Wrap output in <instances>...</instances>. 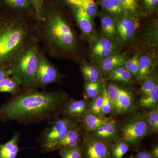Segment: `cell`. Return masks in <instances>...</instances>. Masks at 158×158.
<instances>
[{
  "label": "cell",
  "mask_w": 158,
  "mask_h": 158,
  "mask_svg": "<svg viewBox=\"0 0 158 158\" xmlns=\"http://www.w3.org/2000/svg\"><path fill=\"white\" fill-rule=\"evenodd\" d=\"M158 84H156L153 90L146 95H141L139 105L142 107L152 109L158 106Z\"/></svg>",
  "instance_id": "obj_23"
},
{
  "label": "cell",
  "mask_w": 158,
  "mask_h": 158,
  "mask_svg": "<svg viewBox=\"0 0 158 158\" xmlns=\"http://www.w3.org/2000/svg\"><path fill=\"white\" fill-rule=\"evenodd\" d=\"M144 3L148 9H152L158 4V0H144Z\"/></svg>",
  "instance_id": "obj_41"
},
{
  "label": "cell",
  "mask_w": 158,
  "mask_h": 158,
  "mask_svg": "<svg viewBox=\"0 0 158 158\" xmlns=\"http://www.w3.org/2000/svg\"><path fill=\"white\" fill-rule=\"evenodd\" d=\"M69 99L63 91L23 90L0 107V121L27 124L51 121L61 116Z\"/></svg>",
  "instance_id": "obj_1"
},
{
  "label": "cell",
  "mask_w": 158,
  "mask_h": 158,
  "mask_svg": "<svg viewBox=\"0 0 158 158\" xmlns=\"http://www.w3.org/2000/svg\"><path fill=\"white\" fill-rule=\"evenodd\" d=\"M8 10L36 19L34 7L30 0H0V10Z\"/></svg>",
  "instance_id": "obj_11"
},
{
  "label": "cell",
  "mask_w": 158,
  "mask_h": 158,
  "mask_svg": "<svg viewBox=\"0 0 158 158\" xmlns=\"http://www.w3.org/2000/svg\"><path fill=\"white\" fill-rule=\"evenodd\" d=\"M110 13L103 11L101 14V22L103 32L109 39L116 37V30L115 20Z\"/></svg>",
  "instance_id": "obj_21"
},
{
  "label": "cell",
  "mask_w": 158,
  "mask_h": 158,
  "mask_svg": "<svg viewBox=\"0 0 158 158\" xmlns=\"http://www.w3.org/2000/svg\"><path fill=\"white\" fill-rule=\"evenodd\" d=\"M140 54H135L131 58L127 60L124 62L123 67L131 74L132 76H137L138 72V60Z\"/></svg>",
  "instance_id": "obj_31"
},
{
  "label": "cell",
  "mask_w": 158,
  "mask_h": 158,
  "mask_svg": "<svg viewBox=\"0 0 158 158\" xmlns=\"http://www.w3.org/2000/svg\"><path fill=\"white\" fill-rule=\"evenodd\" d=\"M116 33L123 41L131 39L140 27L139 19L135 16L124 13L115 18Z\"/></svg>",
  "instance_id": "obj_9"
},
{
  "label": "cell",
  "mask_w": 158,
  "mask_h": 158,
  "mask_svg": "<svg viewBox=\"0 0 158 158\" xmlns=\"http://www.w3.org/2000/svg\"><path fill=\"white\" fill-rule=\"evenodd\" d=\"M34 36L45 55L50 57L73 56L77 50L76 36L69 22L55 0H44L36 19Z\"/></svg>",
  "instance_id": "obj_2"
},
{
  "label": "cell",
  "mask_w": 158,
  "mask_h": 158,
  "mask_svg": "<svg viewBox=\"0 0 158 158\" xmlns=\"http://www.w3.org/2000/svg\"><path fill=\"white\" fill-rule=\"evenodd\" d=\"M102 94L101 92L96 97L92 99V101L89 104L88 111L95 115L104 116L102 113Z\"/></svg>",
  "instance_id": "obj_34"
},
{
  "label": "cell",
  "mask_w": 158,
  "mask_h": 158,
  "mask_svg": "<svg viewBox=\"0 0 158 158\" xmlns=\"http://www.w3.org/2000/svg\"><path fill=\"white\" fill-rule=\"evenodd\" d=\"M62 78L58 69L49 61L42 49L35 74L37 88L45 90L49 85L60 83Z\"/></svg>",
  "instance_id": "obj_7"
},
{
  "label": "cell",
  "mask_w": 158,
  "mask_h": 158,
  "mask_svg": "<svg viewBox=\"0 0 158 158\" xmlns=\"http://www.w3.org/2000/svg\"><path fill=\"white\" fill-rule=\"evenodd\" d=\"M125 13L135 15L139 8L138 0H118Z\"/></svg>",
  "instance_id": "obj_30"
},
{
  "label": "cell",
  "mask_w": 158,
  "mask_h": 158,
  "mask_svg": "<svg viewBox=\"0 0 158 158\" xmlns=\"http://www.w3.org/2000/svg\"><path fill=\"white\" fill-rule=\"evenodd\" d=\"M103 84L101 82H85V91L88 98L93 99L101 93Z\"/></svg>",
  "instance_id": "obj_29"
},
{
  "label": "cell",
  "mask_w": 158,
  "mask_h": 158,
  "mask_svg": "<svg viewBox=\"0 0 158 158\" xmlns=\"http://www.w3.org/2000/svg\"><path fill=\"white\" fill-rule=\"evenodd\" d=\"M30 1L34 7L35 13H36V19H37L41 12L44 0H30Z\"/></svg>",
  "instance_id": "obj_38"
},
{
  "label": "cell",
  "mask_w": 158,
  "mask_h": 158,
  "mask_svg": "<svg viewBox=\"0 0 158 158\" xmlns=\"http://www.w3.org/2000/svg\"><path fill=\"white\" fill-rule=\"evenodd\" d=\"M106 88L108 97L112 102L113 109H114L118 98L120 88L116 85H110Z\"/></svg>",
  "instance_id": "obj_37"
},
{
  "label": "cell",
  "mask_w": 158,
  "mask_h": 158,
  "mask_svg": "<svg viewBox=\"0 0 158 158\" xmlns=\"http://www.w3.org/2000/svg\"><path fill=\"white\" fill-rule=\"evenodd\" d=\"M132 77V76L123 66H120L109 72L108 78L112 81L129 84L131 81Z\"/></svg>",
  "instance_id": "obj_24"
},
{
  "label": "cell",
  "mask_w": 158,
  "mask_h": 158,
  "mask_svg": "<svg viewBox=\"0 0 158 158\" xmlns=\"http://www.w3.org/2000/svg\"><path fill=\"white\" fill-rule=\"evenodd\" d=\"M41 50L39 43L33 38L20 50L7 66L11 76L17 79L23 90L38 88L35 74Z\"/></svg>",
  "instance_id": "obj_4"
},
{
  "label": "cell",
  "mask_w": 158,
  "mask_h": 158,
  "mask_svg": "<svg viewBox=\"0 0 158 158\" xmlns=\"http://www.w3.org/2000/svg\"><path fill=\"white\" fill-rule=\"evenodd\" d=\"M10 76L11 74L10 72L6 67L4 66L0 67V82L3 79Z\"/></svg>",
  "instance_id": "obj_40"
},
{
  "label": "cell",
  "mask_w": 158,
  "mask_h": 158,
  "mask_svg": "<svg viewBox=\"0 0 158 158\" xmlns=\"http://www.w3.org/2000/svg\"><path fill=\"white\" fill-rule=\"evenodd\" d=\"M81 69L85 82L100 81V75L96 67L85 63L81 66Z\"/></svg>",
  "instance_id": "obj_26"
},
{
  "label": "cell",
  "mask_w": 158,
  "mask_h": 158,
  "mask_svg": "<svg viewBox=\"0 0 158 158\" xmlns=\"http://www.w3.org/2000/svg\"><path fill=\"white\" fill-rule=\"evenodd\" d=\"M74 15L79 28L85 35H88L91 34L93 30L91 18L84 12L80 6H74Z\"/></svg>",
  "instance_id": "obj_17"
},
{
  "label": "cell",
  "mask_w": 158,
  "mask_h": 158,
  "mask_svg": "<svg viewBox=\"0 0 158 158\" xmlns=\"http://www.w3.org/2000/svg\"><path fill=\"white\" fill-rule=\"evenodd\" d=\"M111 117L95 115L88 111L80 120L83 127L88 133L95 131L99 127L109 120Z\"/></svg>",
  "instance_id": "obj_16"
},
{
  "label": "cell",
  "mask_w": 158,
  "mask_h": 158,
  "mask_svg": "<svg viewBox=\"0 0 158 158\" xmlns=\"http://www.w3.org/2000/svg\"><path fill=\"white\" fill-rule=\"evenodd\" d=\"M98 4L116 17L125 13L118 0H99Z\"/></svg>",
  "instance_id": "obj_25"
},
{
  "label": "cell",
  "mask_w": 158,
  "mask_h": 158,
  "mask_svg": "<svg viewBox=\"0 0 158 158\" xmlns=\"http://www.w3.org/2000/svg\"><path fill=\"white\" fill-rule=\"evenodd\" d=\"M152 154L154 158H158V145H156L153 147L151 151Z\"/></svg>",
  "instance_id": "obj_43"
},
{
  "label": "cell",
  "mask_w": 158,
  "mask_h": 158,
  "mask_svg": "<svg viewBox=\"0 0 158 158\" xmlns=\"http://www.w3.org/2000/svg\"><path fill=\"white\" fill-rule=\"evenodd\" d=\"M22 91L19 82L11 76L3 79L0 82V93H8L15 95Z\"/></svg>",
  "instance_id": "obj_22"
},
{
  "label": "cell",
  "mask_w": 158,
  "mask_h": 158,
  "mask_svg": "<svg viewBox=\"0 0 158 158\" xmlns=\"http://www.w3.org/2000/svg\"><path fill=\"white\" fill-rule=\"evenodd\" d=\"M57 1V0H55ZM69 4L74 6H80L82 0H65Z\"/></svg>",
  "instance_id": "obj_42"
},
{
  "label": "cell",
  "mask_w": 158,
  "mask_h": 158,
  "mask_svg": "<svg viewBox=\"0 0 158 158\" xmlns=\"http://www.w3.org/2000/svg\"><path fill=\"white\" fill-rule=\"evenodd\" d=\"M36 19L0 10V67L7 68L20 50L34 38Z\"/></svg>",
  "instance_id": "obj_3"
},
{
  "label": "cell",
  "mask_w": 158,
  "mask_h": 158,
  "mask_svg": "<svg viewBox=\"0 0 158 158\" xmlns=\"http://www.w3.org/2000/svg\"><path fill=\"white\" fill-rule=\"evenodd\" d=\"M79 6L91 18L95 17L98 14V7L94 0H82Z\"/></svg>",
  "instance_id": "obj_32"
},
{
  "label": "cell",
  "mask_w": 158,
  "mask_h": 158,
  "mask_svg": "<svg viewBox=\"0 0 158 158\" xmlns=\"http://www.w3.org/2000/svg\"><path fill=\"white\" fill-rule=\"evenodd\" d=\"M48 122L49 125L41 133L38 141L43 153L54 151L57 143L69 130L80 122L77 118L59 117Z\"/></svg>",
  "instance_id": "obj_5"
},
{
  "label": "cell",
  "mask_w": 158,
  "mask_h": 158,
  "mask_svg": "<svg viewBox=\"0 0 158 158\" xmlns=\"http://www.w3.org/2000/svg\"><path fill=\"white\" fill-rule=\"evenodd\" d=\"M112 143L95 138L90 135H85L81 147L82 158H113L111 154Z\"/></svg>",
  "instance_id": "obj_8"
},
{
  "label": "cell",
  "mask_w": 158,
  "mask_h": 158,
  "mask_svg": "<svg viewBox=\"0 0 158 158\" xmlns=\"http://www.w3.org/2000/svg\"><path fill=\"white\" fill-rule=\"evenodd\" d=\"M146 120L149 125L152 133L158 132V106L144 113Z\"/></svg>",
  "instance_id": "obj_28"
},
{
  "label": "cell",
  "mask_w": 158,
  "mask_h": 158,
  "mask_svg": "<svg viewBox=\"0 0 158 158\" xmlns=\"http://www.w3.org/2000/svg\"><path fill=\"white\" fill-rule=\"evenodd\" d=\"M61 158H82L81 145L76 147L59 150Z\"/></svg>",
  "instance_id": "obj_35"
},
{
  "label": "cell",
  "mask_w": 158,
  "mask_h": 158,
  "mask_svg": "<svg viewBox=\"0 0 158 158\" xmlns=\"http://www.w3.org/2000/svg\"><path fill=\"white\" fill-rule=\"evenodd\" d=\"M90 135L100 140L116 142L118 140V130L115 120L110 118Z\"/></svg>",
  "instance_id": "obj_12"
},
{
  "label": "cell",
  "mask_w": 158,
  "mask_h": 158,
  "mask_svg": "<svg viewBox=\"0 0 158 158\" xmlns=\"http://www.w3.org/2000/svg\"><path fill=\"white\" fill-rule=\"evenodd\" d=\"M151 133L144 114L139 115L130 120L123 127L120 140L129 146H136Z\"/></svg>",
  "instance_id": "obj_6"
},
{
  "label": "cell",
  "mask_w": 158,
  "mask_h": 158,
  "mask_svg": "<svg viewBox=\"0 0 158 158\" xmlns=\"http://www.w3.org/2000/svg\"><path fill=\"white\" fill-rule=\"evenodd\" d=\"M130 146L127 143L122 140H118L112 144L111 154L113 158H123L129 150Z\"/></svg>",
  "instance_id": "obj_27"
},
{
  "label": "cell",
  "mask_w": 158,
  "mask_h": 158,
  "mask_svg": "<svg viewBox=\"0 0 158 158\" xmlns=\"http://www.w3.org/2000/svg\"><path fill=\"white\" fill-rule=\"evenodd\" d=\"M126 58L122 54H115L103 59L101 62L100 67L104 72H110L114 69L123 66Z\"/></svg>",
  "instance_id": "obj_19"
},
{
  "label": "cell",
  "mask_w": 158,
  "mask_h": 158,
  "mask_svg": "<svg viewBox=\"0 0 158 158\" xmlns=\"http://www.w3.org/2000/svg\"><path fill=\"white\" fill-rule=\"evenodd\" d=\"M134 99L131 92L124 88H119V92L116 106L113 110L117 114L126 113L132 109Z\"/></svg>",
  "instance_id": "obj_15"
},
{
  "label": "cell",
  "mask_w": 158,
  "mask_h": 158,
  "mask_svg": "<svg viewBox=\"0 0 158 158\" xmlns=\"http://www.w3.org/2000/svg\"><path fill=\"white\" fill-rule=\"evenodd\" d=\"M78 123L75 124L69 130L64 138L57 143L54 151L67 149L81 145L83 135L81 128Z\"/></svg>",
  "instance_id": "obj_13"
},
{
  "label": "cell",
  "mask_w": 158,
  "mask_h": 158,
  "mask_svg": "<svg viewBox=\"0 0 158 158\" xmlns=\"http://www.w3.org/2000/svg\"><path fill=\"white\" fill-rule=\"evenodd\" d=\"M153 61L150 55H143L139 57L138 72L136 78L139 81H144L151 73L153 69Z\"/></svg>",
  "instance_id": "obj_20"
},
{
  "label": "cell",
  "mask_w": 158,
  "mask_h": 158,
  "mask_svg": "<svg viewBox=\"0 0 158 158\" xmlns=\"http://www.w3.org/2000/svg\"><path fill=\"white\" fill-rule=\"evenodd\" d=\"M106 87L103 84L102 94L103 100L102 107V113L103 116H105L110 114L113 110V105L107 93Z\"/></svg>",
  "instance_id": "obj_36"
},
{
  "label": "cell",
  "mask_w": 158,
  "mask_h": 158,
  "mask_svg": "<svg viewBox=\"0 0 158 158\" xmlns=\"http://www.w3.org/2000/svg\"><path fill=\"white\" fill-rule=\"evenodd\" d=\"M134 158H154L150 151L147 150H142L136 154Z\"/></svg>",
  "instance_id": "obj_39"
},
{
  "label": "cell",
  "mask_w": 158,
  "mask_h": 158,
  "mask_svg": "<svg viewBox=\"0 0 158 158\" xmlns=\"http://www.w3.org/2000/svg\"><path fill=\"white\" fill-rule=\"evenodd\" d=\"M89 102L86 99L82 100L69 99L62 109V117L77 118L80 122L82 116L89 110Z\"/></svg>",
  "instance_id": "obj_10"
},
{
  "label": "cell",
  "mask_w": 158,
  "mask_h": 158,
  "mask_svg": "<svg viewBox=\"0 0 158 158\" xmlns=\"http://www.w3.org/2000/svg\"><path fill=\"white\" fill-rule=\"evenodd\" d=\"M20 135L15 133L9 141L4 144L0 143V158H16L20 149L19 142Z\"/></svg>",
  "instance_id": "obj_18"
},
{
  "label": "cell",
  "mask_w": 158,
  "mask_h": 158,
  "mask_svg": "<svg viewBox=\"0 0 158 158\" xmlns=\"http://www.w3.org/2000/svg\"><path fill=\"white\" fill-rule=\"evenodd\" d=\"M140 89V93L141 95H146L149 93L158 83L156 78L153 75L152 71L147 78L145 79Z\"/></svg>",
  "instance_id": "obj_33"
},
{
  "label": "cell",
  "mask_w": 158,
  "mask_h": 158,
  "mask_svg": "<svg viewBox=\"0 0 158 158\" xmlns=\"http://www.w3.org/2000/svg\"><path fill=\"white\" fill-rule=\"evenodd\" d=\"M116 45L107 37L99 40L94 46L92 56L94 58L104 59L116 53Z\"/></svg>",
  "instance_id": "obj_14"
}]
</instances>
